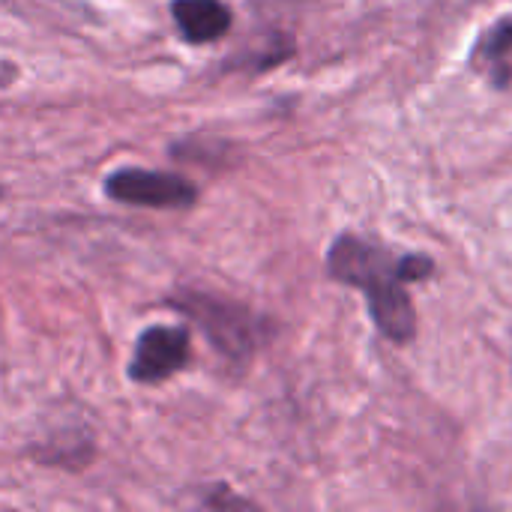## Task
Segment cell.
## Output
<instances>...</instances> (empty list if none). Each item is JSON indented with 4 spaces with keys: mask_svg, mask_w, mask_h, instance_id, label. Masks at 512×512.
Masks as SVG:
<instances>
[{
    "mask_svg": "<svg viewBox=\"0 0 512 512\" xmlns=\"http://www.w3.org/2000/svg\"><path fill=\"white\" fill-rule=\"evenodd\" d=\"M168 303L186 318H192L198 330L207 336V342L231 363H249L252 354L264 345L267 324L243 303L204 291H186L171 297Z\"/></svg>",
    "mask_w": 512,
    "mask_h": 512,
    "instance_id": "7a4b0ae2",
    "label": "cell"
},
{
    "mask_svg": "<svg viewBox=\"0 0 512 512\" xmlns=\"http://www.w3.org/2000/svg\"><path fill=\"white\" fill-rule=\"evenodd\" d=\"M105 195L117 204L150 207V210H186L198 201V186L180 174L120 168L105 177Z\"/></svg>",
    "mask_w": 512,
    "mask_h": 512,
    "instance_id": "3957f363",
    "label": "cell"
},
{
    "mask_svg": "<svg viewBox=\"0 0 512 512\" xmlns=\"http://www.w3.org/2000/svg\"><path fill=\"white\" fill-rule=\"evenodd\" d=\"M171 18L186 42L207 45L231 30V9L222 0H174Z\"/></svg>",
    "mask_w": 512,
    "mask_h": 512,
    "instance_id": "5b68a950",
    "label": "cell"
},
{
    "mask_svg": "<svg viewBox=\"0 0 512 512\" xmlns=\"http://www.w3.org/2000/svg\"><path fill=\"white\" fill-rule=\"evenodd\" d=\"M471 63L495 81V87H507L512 78V18L492 24L474 48Z\"/></svg>",
    "mask_w": 512,
    "mask_h": 512,
    "instance_id": "8992f818",
    "label": "cell"
},
{
    "mask_svg": "<svg viewBox=\"0 0 512 512\" xmlns=\"http://www.w3.org/2000/svg\"><path fill=\"white\" fill-rule=\"evenodd\" d=\"M327 270L336 282L366 294L372 321L390 342L405 345L417 336V312L405 285L429 279L435 270L432 258L393 255L366 237L342 234L327 252Z\"/></svg>",
    "mask_w": 512,
    "mask_h": 512,
    "instance_id": "6da1fadb",
    "label": "cell"
},
{
    "mask_svg": "<svg viewBox=\"0 0 512 512\" xmlns=\"http://www.w3.org/2000/svg\"><path fill=\"white\" fill-rule=\"evenodd\" d=\"M189 363V327L153 324L147 327L129 360V378L135 384H162Z\"/></svg>",
    "mask_w": 512,
    "mask_h": 512,
    "instance_id": "277c9868",
    "label": "cell"
}]
</instances>
